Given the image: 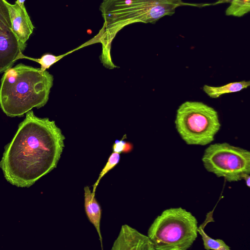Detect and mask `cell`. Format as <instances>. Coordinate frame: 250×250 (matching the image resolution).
Here are the masks:
<instances>
[{
    "mask_svg": "<svg viewBox=\"0 0 250 250\" xmlns=\"http://www.w3.org/2000/svg\"><path fill=\"white\" fill-rule=\"evenodd\" d=\"M65 137L54 121L26 113L0 162L4 177L18 187H29L57 167Z\"/></svg>",
    "mask_w": 250,
    "mask_h": 250,
    "instance_id": "cell-1",
    "label": "cell"
},
{
    "mask_svg": "<svg viewBox=\"0 0 250 250\" xmlns=\"http://www.w3.org/2000/svg\"><path fill=\"white\" fill-rule=\"evenodd\" d=\"M53 83V76L46 70L21 63L8 68L1 80L0 107L11 117L42 107L48 101Z\"/></svg>",
    "mask_w": 250,
    "mask_h": 250,
    "instance_id": "cell-2",
    "label": "cell"
},
{
    "mask_svg": "<svg viewBox=\"0 0 250 250\" xmlns=\"http://www.w3.org/2000/svg\"><path fill=\"white\" fill-rule=\"evenodd\" d=\"M157 0H103L100 10L104 20L101 42V61H112L111 45L117 34L128 25L143 22L154 23V5Z\"/></svg>",
    "mask_w": 250,
    "mask_h": 250,
    "instance_id": "cell-3",
    "label": "cell"
},
{
    "mask_svg": "<svg viewBox=\"0 0 250 250\" xmlns=\"http://www.w3.org/2000/svg\"><path fill=\"white\" fill-rule=\"evenodd\" d=\"M198 222L181 207L164 210L152 223L147 236L157 250H187L197 237Z\"/></svg>",
    "mask_w": 250,
    "mask_h": 250,
    "instance_id": "cell-4",
    "label": "cell"
},
{
    "mask_svg": "<svg viewBox=\"0 0 250 250\" xmlns=\"http://www.w3.org/2000/svg\"><path fill=\"white\" fill-rule=\"evenodd\" d=\"M176 129L188 145L205 146L214 139L221 127L217 112L197 101H186L176 111Z\"/></svg>",
    "mask_w": 250,
    "mask_h": 250,
    "instance_id": "cell-5",
    "label": "cell"
},
{
    "mask_svg": "<svg viewBox=\"0 0 250 250\" xmlns=\"http://www.w3.org/2000/svg\"><path fill=\"white\" fill-rule=\"evenodd\" d=\"M205 169L229 182L250 174V152L227 143L209 145L202 159Z\"/></svg>",
    "mask_w": 250,
    "mask_h": 250,
    "instance_id": "cell-6",
    "label": "cell"
},
{
    "mask_svg": "<svg viewBox=\"0 0 250 250\" xmlns=\"http://www.w3.org/2000/svg\"><path fill=\"white\" fill-rule=\"evenodd\" d=\"M6 0H0V74L19 60L26 46L13 33Z\"/></svg>",
    "mask_w": 250,
    "mask_h": 250,
    "instance_id": "cell-7",
    "label": "cell"
},
{
    "mask_svg": "<svg viewBox=\"0 0 250 250\" xmlns=\"http://www.w3.org/2000/svg\"><path fill=\"white\" fill-rule=\"evenodd\" d=\"M112 250H155L148 236L145 235L128 225L122 226Z\"/></svg>",
    "mask_w": 250,
    "mask_h": 250,
    "instance_id": "cell-8",
    "label": "cell"
},
{
    "mask_svg": "<svg viewBox=\"0 0 250 250\" xmlns=\"http://www.w3.org/2000/svg\"><path fill=\"white\" fill-rule=\"evenodd\" d=\"M6 4L9 10L13 32L20 43L26 46V42L33 33L34 26L24 5L17 2L11 4L7 0Z\"/></svg>",
    "mask_w": 250,
    "mask_h": 250,
    "instance_id": "cell-9",
    "label": "cell"
},
{
    "mask_svg": "<svg viewBox=\"0 0 250 250\" xmlns=\"http://www.w3.org/2000/svg\"><path fill=\"white\" fill-rule=\"evenodd\" d=\"M84 205L86 215L89 221L94 225L98 234L103 250L102 236L100 229L102 210L95 196L93 195L88 186L84 188Z\"/></svg>",
    "mask_w": 250,
    "mask_h": 250,
    "instance_id": "cell-10",
    "label": "cell"
},
{
    "mask_svg": "<svg viewBox=\"0 0 250 250\" xmlns=\"http://www.w3.org/2000/svg\"><path fill=\"white\" fill-rule=\"evenodd\" d=\"M250 85V81L243 80L240 82L230 83L220 86L205 85L203 87V90L209 97L217 98L225 94L240 91L248 87Z\"/></svg>",
    "mask_w": 250,
    "mask_h": 250,
    "instance_id": "cell-11",
    "label": "cell"
},
{
    "mask_svg": "<svg viewBox=\"0 0 250 250\" xmlns=\"http://www.w3.org/2000/svg\"><path fill=\"white\" fill-rule=\"evenodd\" d=\"M229 2L225 12L227 16L241 17L250 11V0H230Z\"/></svg>",
    "mask_w": 250,
    "mask_h": 250,
    "instance_id": "cell-12",
    "label": "cell"
},
{
    "mask_svg": "<svg viewBox=\"0 0 250 250\" xmlns=\"http://www.w3.org/2000/svg\"><path fill=\"white\" fill-rule=\"evenodd\" d=\"M198 232L200 234L204 248L206 250H230V248L225 242L220 239H215L210 237L204 231V228L201 225L198 228Z\"/></svg>",
    "mask_w": 250,
    "mask_h": 250,
    "instance_id": "cell-13",
    "label": "cell"
},
{
    "mask_svg": "<svg viewBox=\"0 0 250 250\" xmlns=\"http://www.w3.org/2000/svg\"><path fill=\"white\" fill-rule=\"evenodd\" d=\"M64 56V54L61 55L59 56H55L51 54L47 53L42 55L41 58L35 59L26 56L22 54L20 57V59H26L37 62L40 64H41V70L42 71H44L46 70V69H48L52 65L56 63L57 62L61 60Z\"/></svg>",
    "mask_w": 250,
    "mask_h": 250,
    "instance_id": "cell-14",
    "label": "cell"
},
{
    "mask_svg": "<svg viewBox=\"0 0 250 250\" xmlns=\"http://www.w3.org/2000/svg\"><path fill=\"white\" fill-rule=\"evenodd\" d=\"M120 159V154L113 152L109 156L107 162L101 170L99 177L93 186L92 193L95 196L96 190L101 179L111 169L115 167L119 162Z\"/></svg>",
    "mask_w": 250,
    "mask_h": 250,
    "instance_id": "cell-15",
    "label": "cell"
},
{
    "mask_svg": "<svg viewBox=\"0 0 250 250\" xmlns=\"http://www.w3.org/2000/svg\"><path fill=\"white\" fill-rule=\"evenodd\" d=\"M124 137L121 140H116L112 146L113 151L118 153L130 152L133 146L131 144L124 140Z\"/></svg>",
    "mask_w": 250,
    "mask_h": 250,
    "instance_id": "cell-16",
    "label": "cell"
},
{
    "mask_svg": "<svg viewBox=\"0 0 250 250\" xmlns=\"http://www.w3.org/2000/svg\"><path fill=\"white\" fill-rule=\"evenodd\" d=\"M243 179L245 180L246 185L250 188V175H247L245 176Z\"/></svg>",
    "mask_w": 250,
    "mask_h": 250,
    "instance_id": "cell-17",
    "label": "cell"
},
{
    "mask_svg": "<svg viewBox=\"0 0 250 250\" xmlns=\"http://www.w3.org/2000/svg\"><path fill=\"white\" fill-rule=\"evenodd\" d=\"M230 0H217V3H226L229 2Z\"/></svg>",
    "mask_w": 250,
    "mask_h": 250,
    "instance_id": "cell-18",
    "label": "cell"
},
{
    "mask_svg": "<svg viewBox=\"0 0 250 250\" xmlns=\"http://www.w3.org/2000/svg\"><path fill=\"white\" fill-rule=\"evenodd\" d=\"M25 0H17V1H16V2H17V3H19L24 4Z\"/></svg>",
    "mask_w": 250,
    "mask_h": 250,
    "instance_id": "cell-19",
    "label": "cell"
}]
</instances>
